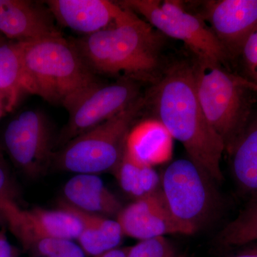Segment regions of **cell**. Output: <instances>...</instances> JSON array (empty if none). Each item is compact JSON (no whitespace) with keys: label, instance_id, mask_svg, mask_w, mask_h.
I'll list each match as a JSON object with an SVG mask.
<instances>
[{"label":"cell","instance_id":"obj_8","mask_svg":"<svg viewBox=\"0 0 257 257\" xmlns=\"http://www.w3.org/2000/svg\"><path fill=\"white\" fill-rule=\"evenodd\" d=\"M140 84L121 78L111 84L99 83L88 90L68 109L69 120L60 144L65 145L91 128L119 114L141 96Z\"/></svg>","mask_w":257,"mask_h":257},{"label":"cell","instance_id":"obj_25","mask_svg":"<svg viewBox=\"0 0 257 257\" xmlns=\"http://www.w3.org/2000/svg\"><path fill=\"white\" fill-rule=\"evenodd\" d=\"M10 193L9 181L5 170L0 167V214L14 202Z\"/></svg>","mask_w":257,"mask_h":257},{"label":"cell","instance_id":"obj_24","mask_svg":"<svg viewBox=\"0 0 257 257\" xmlns=\"http://www.w3.org/2000/svg\"><path fill=\"white\" fill-rule=\"evenodd\" d=\"M240 55L250 82L257 85V25L243 42Z\"/></svg>","mask_w":257,"mask_h":257},{"label":"cell","instance_id":"obj_6","mask_svg":"<svg viewBox=\"0 0 257 257\" xmlns=\"http://www.w3.org/2000/svg\"><path fill=\"white\" fill-rule=\"evenodd\" d=\"M117 4L141 15L162 35L183 42L198 60L221 64L229 58L205 21L200 16L188 13L179 2L124 0Z\"/></svg>","mask_w":257,"mask_h":257},{"label":"cell","instance_id":"obj_10","mask_svg":"<svg viewBox=\"0 0 257 257\" xmlns=\"http://www.w3.org/2000/svg\"><path fill=\"white\" fill-rule=\"evenodd\" d=\"M201 17L228 55H239L257 25V0L207 1Z\"/></svg>","mask_w":257,"mask_h":257},{"label":"cell","instance_id":"obj_23","mask_svg":"<svg viewBox=\"0 0 257 257\" xmlns=\"http://www.w3.org/2000/svg\"><path fill=\"white\" fill-rule=\"evenodd\" d=\"M127 257H177L172 243L165 236L142 240L128 248Z\"/></svg>","mask_w":257,"mask_h":257},{"label":"cell","instance_id":"obj_27","mask_svg":"<svg viewBox=\"0 0 257 257\" xmlns=\"http://www.w3.org/2000/svg\"><path fill=\"white\" fill-rule=\"evenodd\" d=\"M128 248H115L99 257H127Z\"/></svg>","mask_w":257,"mask_h":257},{"label":"cell","instance_id":"obj_7","mask_svg":"<svg viewBox=\"0 0 257 257\" xmlns=\"http://www.w3.org/2000/svg\"><path fill=\"white\" fill-rule=\"evenodd\" d=\"M212 179L192 160L171 163L161 177V193L174 217L191 234L208 220L217 204Z\"/></svg>","mask_w":257,"mask_h":257},{"label":"cell","instance_id":"obj_20","mask_svg":"<svg viewBox=\"0 0 257 257\" xmlns=\"http://www.w3.org/2000/svg\"><path fill=\"white\" fill-rule=\"evenodd\" d=\"M114 173L121 189L136 200L161 190V177L154 167L139 163L126 152Z\"/></svg>","mask_w":257,"mask_h":257},{"label":"cell","instance_id":"obj_9","mask_svg":"<svg viewBox=\"0 0 257 257\" xmlns=\"http://www.w3.org/2000/svg\"><path fill=\"white\" fill-rule=\"evenodd\" d=\"M5 143L15 163L30 175H40L53 157L50 124L40 111H25L10 121Z\"/></svg>","mask_w":257,"mask_h":257},{"label":"cell","instance_id":"obj_26","mask_svg":"<svg viewBox=\"0 0 257 257\" xmlns=\"http://www.w3.org/2000/svg\"><path fill=\"white\" fill-rule=\"evenodd\" d=\"M0 257H15L14 250L8 241L4 230L0 231Z\"/></svg>","mask_w":257,"mask_h":257},{"label":"cell","instance_id":"obj_5","mask_svg":"<svg viewBox=\"0 0 257 257\" xmlns=\"http://www.w3.org/2000/svg\"><path fill=\"white\" fill-rule=\"evenodd\" d=\"M147 102L141 96L119 114L69 141L57 153L56 163L78 174L114 172L124 156L128 133Z\"/></svg>","mask_w":257,"mask_h":257},{"label":"cell","instance_id":"obj_16","mask_svg":"<svg viewBox=\"0 0 257 257\" xmlns=\"http://www.w3.org/2000/svg\"><path fill=\"white\" fill-rule=\"evenodd\" d=\"M60 209L77 218L82 225L78 241L84 252L93 256H100L117 247L124 236L116 220L102 215L87 212L62 201Z\"/></svg>","mask_w":257,"mask_h":257},{"label":"cell","instance_id":"obj_28","mask_svg":"<svg viewBox=\"0 0 257 257\" xmlns=\"http://www.w3.org/2000/svg\"><path fill=\"white\" fill-rule=\"evenodd\" d=\"M230 257H257V244Z\"/></svg>","mask_w":257,"mask_h":257},{"label":"cell","instance_id":"obj_2","mask_svg":"<svg viewBox=\"0 0 257 257\" xmlns=\"http://www.w3.org/2000/svg\"><path fill=\"white\" fill-rule=\"evenodd\" d=\"M162 37L147 22L124 9L111 26L72 42L96 74L121 75L155 84L163 73Z\"/></svg>","mask_w":257,"mask_h":257},{"label":"cell","instance_id":"obj_21","mask_svg":"<svg viewBox=\"0 0 257 257\" xmlns=\"http://www.w3.org/2000/svg\"><path fill=\"white\" fill-rule=\"evenodd\" d=\"M219 241L224 246H239L257 241V197L221 231Z\"/></svg>","mask_w":257,"mask_h":257},{"label":"cell","instance_id":"obj_11","mask_svg":"<svg viewBox=\"0 0 257 257\" xmlns=\"http://www.w3.org/2000/svg\"><path fill=\"white\" fill-rule=\"evenodd\" d=\"M116 221L124 235L140 241L167 234L191 235L172 215L161 190L123 208Z\"/></svg>","mask_w":257,"mask_h":257},{"label":"cell","instance_id":"obj_1","mask_svg":"<svg viewBox=\"0 0 257 257\" xmlns=\"http://www.w3.org/2000/svg\"><path fill=\"white\" fill-rule=\"evenodd\" d=\"M150 100L156 119L183 145L189 160L221 182L225 147L198 100L193 65L181 62L166 69L155 83Z\"/></svg>","mask_w":257,"mask_h":257},{"label":"cell","instance_id":"obj_19","mask_svg":"<svg viewBox=\"0 0 257 257\" xmlns=\"http://www.w3.org/2000/svg\"><path fill=\"white\" fill-rule=\"evenodd\" d=\"M25 90L23 42L0 46V96L6 102L7 111L16 106Z\"/></svg>","mask_w":257,"mask_h":257},{"label":"cell","instance_id":"obj_17","mask_svg":"<svg viewBox=\"0 0 257 257\" xmlns=\"http://www.w3.org/2000/svg\"><path fill=\"white\" fill-rule=\"evenodd\" d=\"M67 201L74 207L87 212L117 214L123 209L121 203L104 185L99 177L78 174L69 179L64 187Z\"/></svg>","mask_w":257,"mask_h":257},{"label":"cell","instance_id":"obj_13","mask_svg":"<svg viewBox=\"0 0 257 257\" xmlns=\"http://www.w3.org/2000/svg\"><path fill=\"white\" fill-rule=\"evenodd\" d=\"M48 8L26 0H0V31L17 42L62 36Z\"/></svg>","mask_w":257,"mask_h":257},{"label":"cell","instance_id":"obj_29","mask_svg":"<svg viewBox=\"0 0 257 257\" xmlns=\"http://www.w3.org/2000/svg\"><path fill=\"white\" fill-rule=\"evenodd\" d=\"M5 111H7L6 102L5 99L0 96V118L2 117Z\"/></svg>","mask_w":257,"mask_h":257},{"label":"cell","instance_id":"obj_22","mask_svg":"<svg viewBox=\"0 0 257 257\" xmlns=\"http://www.w3.org/2000/svg\"><path fill=\"white\" fill-rule=\"evenodd\" d=\"M43 257H85L84 251L72 240L61 238H42L29 246Z\"/></svg>","mask_w":257,"mask_h":257},{"label":"cell","instance_id":"obj_4","mask_svg":"<svg viewBox=\"0 0 257 257\" xmlns=\"http://www.w3.org/2000/svg\"><path fill=\"white\" fill-rule=\"evenodd\" d=\"M193 69L203 112L228 152L251 118L257 85L226 72L220 64L197 59Z\"/></svg>","mask_w":257,"mask_h":257},{"label":"cell","instance_id":"obj_14","mask_svg":"<svg viewBox=\"0 0 257 257\" xmlns=\"http://www.w3.org/2000/svg\"><path fill=\"white\" fill-rule=\"evenodd\" d=\"M45 4L59 23L84 35L109 28L124 12L106 0H49Z\"/></svg>","mask_w":257,"mask_h":257},{"label":"cell","instance_id":"obj_3","mask_svg":"<svg viewBox=\"0 0 257 257\" xmlns=\"http://www.w3.org/2000/svg\"><path fill=\"white\" fill-rule=\"evenodd\" d=\"M25 90L68 110L99 84L73 42L62 36L23 42Z\"/></svg>","mask_w":257,"mask_h":257},{"label":"cell","instance_id":"obj_12","mask_svg":"<svg viewBox=\"0 0 257 257\" xmlns=\"http://www.w3.org/2000/svg\"><path fill=\"white\" fill-rule=\"evenodd\" d=\"M3 216L15 236L28 248L42 238L78 239L82 231L77 218L62 209L34 208L25 210L16 204Z\"/></svg>","mask_w":257,"mask_h":257},{"label":"cell","instance_id":"obj_18","mask_svg":"<svg viewBox=\"0 0 257 257\" xmlns=\"http://www.w3.org/2000/svg\"><path fill=\"white\" fill-rule=\"evenodd\" d=\"M238 188L251 199L257 197V117L250 118L227 152Z\"/></svg>","mask_w":257,"mask_h":257},{"label":"cell","instance_id":"obj_15","mask_svg":"<svg viewBox=\"0 0 257 257\" xmlns=\"http://www.w3.org/2000/svg\"><path fill=\"white\" fill-rule=\"evenodd\" d=\"M173 150L174 138L155 118L134 125L126 138L125 152L139 163L154 167L170 162Z\"/></svg>","mask_w":257,"mask_h":257}]
</instances>
